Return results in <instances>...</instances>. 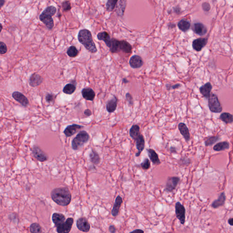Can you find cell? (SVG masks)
<instances>
[{"instance_id":"obj_47","label":"cell","mask_w":233,"mask_h":233,"mask_svg":"<svg viewBox=\"0 0 233 233\" xmlns=\"http://www.w3.org/2000/svg\"><path fill=\"white\" fill-rule=\"evenodd\" d=\"M109 231L110 233H116V229L115 226L113 225H110L109 227Z\"/></svg>"},{"instance_id":"obj_19","label":"cell","mask_w":233,"mask_h":233,"mask_svg":"<svg viewBox=\"0 0 233 233\" xmlns=\"http://www.w3.org/2000/svg\"><path fill=\"white\" fill-rule=\"evenodd\" d=\"M123 201L122 197L120 195H118L116 197V199L113 207L112 210L111 211L112 215L114 217H116L119 214V210L121 207L122 204L123 203Z\"/></svg>"},{"instance_id":"obj_28","label":"cell","mask_w":233,"mask_h":233,"mask_svg":"<svg viewBox=\"0 0 233 233\" xmlns=\"http://www.w3.org/2000/svg\"><path fill=\"white\" fill-rule=\"evenodd\" d=\"M178 29L183 32H186L190 28V23L187 20L183 19L178 23Z\"/></svg>"},{"instance_id":"obj_41","label":"cell","mask_w":233,"mask_h":233,"mask_svg":"<svg viewBox=\"0 0 233 233\" xmlns=\"http://www.w3.org/2000/svg\"><path fill=\"white\" fill-rule=\"evenodd\" d=\"M62 7L65 12H67L71 10V2L68 1H64L62 3Z\"/></svg>"},{"instance_id":"obj_5","label":"cell","mask_w":233,"mask_h":233,"mask_svg":"<svg viewBox=\"0 0 233 233\" xmlns=\"http://www.w3.org/2000/svg\"><path fill=\"white\" fill-rule=\"evenodd\" d=\"M89 138V134L87 132L84 130L80 132L72 141V148L74 150H78L87 143Z\"/></svg>"},{"instance_id":"obj_18","label":"cell","mask_w":233,"mask_h":233,"mask_svg":"<svg viewBox=\"0 0 233 233\" xmlns=\"http://www.w3.org/2000/svg\"><path fill=\"white\" fill-rule=\"evenodd\" d=\"M207 43V39L205 38H199L195 39L193 42L192 47L193 49L200 52L205 46Z\"/></svg>"},{"instance_id":"obj_20","label":"cell","mask_w":233,"mask_h":233,"mask_svg":"<svg viewBox=\"0 0 233 233\" xmlns=\"http://www.w3.org/2000/svg\"><path fill=\"white\" fill-rule=\"evenodd\" d=\"M178 129L181 135L184 137L187 142H188L190 139V136L189 130L186 125L183 123H180L178 125Z\"/></svg>"},{"instance_id":"obj_17","label":"cell","mask_w":233,"mask_h":233,"mask_svg":"<svg viewBox=\"0 0 233 233\" xmlns=\"http://www.w3.org/2000/svg\"><path fill=\"white\" fill-rule=\"evenodd\" d=\"M147 151L148 157L153 164L155 165H159L161 164L160 159H159L158 155L154 149L152 148L146 149Z\"/></svg>"},{"instance_id":"obj_21","label":"cell","mask_w":233,"mask_h":233,"mask_svg":"<svg viewBox=\"0 0 233 233\" xmlns=\"http://www.w3.org/2000/svg\"><path fill=\"white\" fill-rule=\"evenodd\" d=\"M118 99L116 96H113V97L109 100L106 104V109L109 113H113L116 111L117 106Z\"/></svg>"},{"instance_id":"obj_13","label":"cell","mask_w":233,"mask_h":233,"mask_svg":"<svg viewBox=\"0 0 233 233\" xmlns=\"http://www.w3.org/2000/svg\"><path fill=\"white\" fill-rule=\"evenodd\" d=\"M12 97L15 100L24 107H27L29 105V101L28 98L22 93L16 91L13 93Z\"/></svg>"},{"instance_id":"obj_48","label":"cell","mask_w":233,"mask_h":233,"mask_svg":"<svg viewBox=\"0 0 233 233\" xmlns=\"http://www.w3.org/2000/svg\"><path fill=\"white\" fill-rule=\"evenodd\" d=\"M170 151L171 154H174L177 153L176 148L174 146H171L170 147Z\"/></svg>"},{"instance_id":"obj_44","label":"cell","mask_w":233,"mask_h":233,"mask_svg":"<svg viewBox=\"0 0 233 233\" xmlns=\"http://www.w3.org/2000/svg\"><path fill=\"white\" fill-rule=\"evenodd\" d=\"M126 99L128 102L129 106H132L133 105V97L129 93H127L125 95Z\"/></svg>"},{"instance_id":"obj_24","label":"cell","mask_w":233,"mask_h":233,"mask_svg":"<svg viewBox=\"0 0 233 233\" xmlns=\"http://www.w3.org/2000/svg\"><path fill=\"white\" fill-rule=\"evenodd\" d=\"M52 220L56 228L65 222L66 218L63 214L55 213L52 215Z\"/></svg>"},{"instance_id":"obj_43","label":"cell","mask_w":233,"mask_h":233,"mask_svg":"<svg viewBox=\"0 0 233 233\" xmlns=\"http://www.w3.org/2000/svg\"><path fill=\"white\" fill-rule=\"evenodd\" d=\"M7 48L6 44L2 42H0V54H4L7 52Z\"/></svg>"},{"instance_id":"obj_39","label":"cell","mask_w":233,"mask_h":233,"mask_svg":"<svg viewBox=\"0 0 233 233\" xmlns=\"http://www.w3.org/2000/svg\"><path fill=\"white\" fill-rule=\"evenodd\" d=\"M178 165L181 166H187L190 163V160L186 156H184L181 158L178 161Z\"/></svg>"},{"instance_id":"obj_25","label":"cell","mask_w":233,"mask_h":233,"mask_svg":"<svg viewBox=\"0 0 233 233\" xmlns=\"http://www.w3.org/2000/svg\"><path fill=\"white\" fill-rule=\"evenodd\" d=\"M212 88V86L210 83L207 82L200 87V92L203 95L204 97L209 98Z\"/></svg>"},{"instance_id":"obj_26","label":"cell","mask_w":233,"mask_h":233,"mask_svg":"<svg viewBox=\"0 0 233 233\" xmlns=\"http://www.w3.org/2000/svg\"><path fill=\"white\" fill-rule=\"evenodd\" d=\"M116 4V13L117 16L123 17L126 6V1H119Z\"/></svg>"},{"instance_id":"obj_34","label":"cell","mask_w":233,"mask_h":233,"mask_svg":"<svg viewBox=\"0 0 233 233\" xmlns=\"http://www.w3.org/2000/svg\"><path fill=\"white\" fill-rule=\"evenodd\" d=\"M76 89V85L72 83H68L64 87L63 92L66 94L71 95L74 93Z\"/></svg>"},{"instance_id":"obj_9","label":"cell","mask_w":233,"mask_h":233,"mask_svg":"<svg viewBox=\"0 0 233 233\" xmlns=\"http://www.w3.org/2000/svg\"><path fill=\"white\" fill-rule=\"evenodd\" d=\"M74 223V219L73 218H68L66 220L65 222L56 227L57 231L58 233H69Z\"/></svg>"},{"instance_id":"obj_40","label":"cell","mask_w":233,"mask_h":233,"mask_svg":"<svg viewBox=\"0 0 233 233\" xmlns=\"http://www.w3.org/2000/svg\"><path fill=\"white\" fill-rule=\"evenodd\" d=\"M140 167L144 170H147L151 167V162L149 159L147 158H145L143 160V162L139 164Z\"/></svg>"},{"instance_id":"obj_14","label":"cell","mask_w":233,"mask_h":233,"mask_svg":"<svg viewBox=\"0 0 233 233\" xmlns=\"http://www.w3.org/2000/svg\"><path fill=\"white\" fill-rule=\"evenodd\" d=\"M129 65L132 68L137 69L143 66V61L140 56L138 55H134L130 58L129 61Z\"/></svg>"},{"instance_id":"obj_29","label":"cell","mask_w":233,"mask_h":233,"mask_svg":"<svg viewBox=\"0 0 233 233\" xmlns=\"http://www.w3.org/2000/svg\"><path fill=\"white\" fill-rule=\"evenodd\" d=\"M89 158L91 162L95 165H97L100 162V156L98 153L94 149H92L91 153L89 154Z\"/></svg>"},{"instance_id":"obj_4","label":"cell","mask_w":233,"mask_h":233,"mask_svg":"<svg viewBox=\"0 0 233 233\" xmlns=\"http://www.w3.org/2000/svg\"><path fill=\"white\" fill-rule=\"evenodd\" d=\"M57 11L55 6H50L46 7L39 16L40 20L45 24L49 30H52L54 27V21L52 17L56 14Z\"/></svg>"},{"instance_id":"obj_32","label":"cell","mask_w":233,"mask_h":233,"mask_svg":"<svg viewBox=\"0 0 233 233\" xmlns=\"http://www.w3.org/2000/svg\"><path fill=\"white\" fill-rule=\"evenodd\" d=\"M220 119L226 124H231L233 122V115L228 113H223L221 114Z\"/></svg>"},{"instance_id":"obj_52","label":"cell","mask_w":233,"mask_h":233,"mask_svg":"<svg viewBox=\"0 0 233 233\" xmlns=\"http://www.w3.org/2000/svg\"><path fill=\"white\" fill-rule=\"evenodd\" d=\"M169 29H172L175 27V25L174 23H170L169 26Z\"/></svg>"},{"instance_id":"obj_15","label":"cell","mask_w":233,"mask_h":233,"mask_svg":"<svg viewBox=\"0 0 233 233\" xmlns=\"http://www.w3.org/2000/svg\"><path fill=\"white\" fill-rule=\"evenodd\" d=\"M83 128V126L76 124H73L70 125H68V126L67 127L63 132L67 137H71L75 134L78 130Z\"/></svg>"},{"instance_id":"obj_33","label":"cell","mask_w":233,"mask_h":233,"mask_svg":"<svg viewBox=\"0 0 233 233\" xmlns=\"http://www.w3.org/2000/svg\"><path fill=\"white\" fill-rule=\"evenodd\" d=\"M97 38L100 41H102L107 44L110 40L111 38L109 34L107 32H102L98 33L97 35Z\"/></svg>"},{"instance_id":"obj_35","label":"cell","mask_w":233,"mask_h":233,"mask_svg":"<svg viewBox=\"0 0 233 233\" xmlns=\"http://www.w3.org/2000/svg\"><path fill=\"white\" fill-rule=\"evenodd\" d=\"M30 231L31 233H42V227L39 223H34L30 225Z\"/></svg>"},{"instance_id":"obj_1","label":"cell","mask_w":233,"mask_h":233,"mask_svg":"<svg viewBox=\"0 0 233 233\" xmlns=\"http://www.w3.org/2000/svg\"><path fill=\"white\" fill-rule=\"evenodd\" d=\"M51 196L53 201L62 206L68 205L72 200L71 192L67 187L54 189L51 193Z\"/></svg>"},{"instance_id":"obj_56","label":"cell","mask_w":233,"mask_h":233,"mask_svg":"<svg viewBox=\"0 0 233 233\" xmlns=\"http://www.w3.org/2000/svg\"></svg>"},{"instance_id":"obj_49","label":"cell","mask_w":233,"mask_h":233,"mask_svg":"<svg viewBox=\"0 0 233 233\" xmlns=\"http://www.w3.org/2000/svg\"><path fill=\"white\" fill-rule=\"evenodd\" d=\"M84 113L86 116H91L92 114V112L89 109H87L85 110Z\"/></svg>"},{"instance_id":"obj_6","label":"cell","mask_w":233,"mask_h":233,"mask_svg":"<svg viewBox=\"0 0 233 233\" xmlns=\"http://www.w3.org/2000/svg\"><path fill=\"white\" fill-rule=\"evenodd\" d=\"M208 107L212 112L219 113L222 111V107L216 95L215 94H210L208 98Z\"/></svg>"},{"instance_id":"obj_16","label":"cell","mask_w":233,"mask_h":233,"mask_svg":"<svg viewBox=\"0 0 233 233\" xmlns=\"http://www.w3.org/2000/svg\"><path fill=\"white\" fill-rule=\"evenodd\" d=\"M43 78L39 74L34 73L32 74L29 78V85L31 87H35L42 84L43 82Z\"/></svg>"},{"instance_id":"obj_22","label":"cell","mask_w":233,"mask_h":233,"mask_svg":"<svg viewBox=\"0 0 233 233\" xmlns=\"http://www.w3.org/2000/svg\"><path fill=\"white\" fill-rule=\"evenodd\" d=\"M82 97L88 101H93L95 97V93L92 88L86 87L82 91Z\"/></svg>"},{"instance_id":"obj_10","label":"cell","mask_w":233,"mask_h":233,"mask_svg":"<svg viewBox=\"0 0 233 233\" xmlns=\"http://www.w3.org/2000/svg\"><path fill=\"white\" fill-rule=\"evenodd\" d=\"M34 157L39 161L44 162L48 160V156L38 146H34L32 151Z\"/></svg>"},{"instance_id":"obj_30","label":"cell","mask_w":233,"mask_h":233,"mask_svg":"<svg viewBox=\"0 0 233 233\" xmlns=\"http://www.w3.org/2000/svg\"><path fill=\"white\" fill-rule=\"evenodd\" d=\"M225 199L226 198H225V194L224 193H222L219 196L218 199L212 203V206L214 208H217L223 205L224 203Z\"/></svg>"},{"instance_id":"obj_50","label":"cell","mask_w":233,"mask_h":233,"mask_svg":"<svg viewBox=\"0 0 233 233\" xmlns=\"http://www.w3.org/2000/svg\"><path fill=\"white\" fill-rule=\"evenodd\" d=\"M129 233H144V231L141 229H136Z\"/></svg>"},{"instance_id":"obj_2","label":"cell","mask_w":233,"mask_h":233,"mask_svg":"<svg viewBox=\"0 0 233 233\" xmlns=\"http://www.w3.org/2000/svg\"><path fill=\"white\" fill-rule=\"evenodd\" d=\"M78 40L89 52L95 53L97 50L94 42L92 33L89 30L84 29L81 30L78 34Z\"/></svg>"},{"instance_id":"obj_27","label":"cell","mask_w":233,"mask_h":233,"mask_svg":"<svg viewBox=\"0 0 233 233\" xmlns=\"http://www.w3.org/2000/svg\"><path fill=\"white\" fill-rule=\"evenodd\" d=\"M129 133L130 137L135 141L141 134L140 132V127L138 125H133L129 130Z\"/></svg>"},{"instance_id":"obj_3","label":"cell","mask_w":233,"mask_h":233,"mask_svg":"<svg viewBox=\"0 0 233 233\" xmlns=\"http://www.w3.org/2000/svg\"><path fill=\"white\" fill-rule=\"evenodd\" d=\"M106 45L109 48L110 51L113 53H117L120 51L130 53L132 51L131 44L124 40L119 41L115 38H111Z\"/></svg>"},{"instance_id":"obj_12","label":"cell","mask_w":233,"mask_h":233,"mask_svg":"<svg viewBox=\"0 0 233 233\" xmlns=\"http://www.w3.org/2000/svg\"><path fill=\"white\" fill-rule=\"evenodd\" d=\"M135 141L136 143V148L138 151V152L135 154V156L138 157L140 156L141 154L142 153L143 151L144 148H145V139H144L143 135L141 134L135 139Z\"/></svg>"},{"instance_id":"obj_7","label":"cell","mask_w":233,"mask_h":233,"mask_svg":"<svg viewBox=\"0 0 233 233\" xmlns=\"http://www.w3.org/2000/svg\"><path fill=\"white\" fill-rule=\"evenodd\" d=\"M179 181L180 178L178 177H169L166 181L164 191L167 193L172 192L176 188Z\"/></svg>"},{"instance_id":"obj_8","label":"cell","mask_w":233,"mask_h":233,"mask_svg":"<svg viewBox=\"0 0 233 233\" xmlns=\"http://www.w3.org/2000/svg\"><path fill=\"white\" fill-rule=\"evenodd\" d=\"M175 209L177 218L179 220L181 224H185V207L179 202H177L175 204Z\"/></svg>"},{"instance_id":"obj_23","label":"cell","mask_w":233,"mask_h":233,"mask_svg":"<svg viewBox=\"0 0 233 233\" xmlns=\"http://www.w3.org/2000/svg\"><path fill=\"white\" fill-rule=\"evenodd\" d=\"M192 29L195 33L201 36L204 35L207 32L206 27L200 22L194 23Z\"/></svg>"},{"instance_id":"obj_36","label":"cell","mask_w":233,"mask_h":233,"mask_svg":"<svg viewBox=\"0 0 233 233\" xmlns=\"http://www.w3.org/2000/svg\"><path fill=\"white\" fill-rule=\"evenodd\" d=\"M67 53L70 58H74L78 56L79 52L75 46H72L68 48Z\"/></svg>"},{"instance_id":"obj_37","label":"cell","mask_w":233,"mask_h":233,"mask_svg":"<svg viewBox=\"0 0 233 233\" xmlns=\"http://www.w3.org/2000/svg\"><path fill=\"white\" fill-rule=\"evenodd\" d=\"M118 1L115 0H109L106 3V8L109 12H112L116 6Z\"/></svg>"},{"instance_id":"obj_55","label":"cell","mask_w":233,"mask_h":233,"mask_svg":"<svg viewBox=\"0 0 233 233\" xmlns=\"http://www.w3.org/2000/svg\"><path fill=\"white\" fill-rule=\"evenodd\" d=\"M2 24H1V32L2 31Z\"/></svg>"},{"instance_id":"obj_38","label":"cell","mask_w":233,"mask_h":233,"mask_svg":"<svg viewBox=\"0 0 233 233\" xmlns=\"http://www.w3.org/2000/svg\"><path fill=\"white\" fill-rule=\"evenodd\" d=\"M220 138L219 136H212L208 138L205 141V144L206 146H209L213 145V144L219 140Z\"/></svg>"},{"instance_id":"obj_11","label":"cell","mask_w":233,"mask_h":233,"mask_svg":"<svg viewBox=\"0 0 233 233\" xmlns=\"http://www.w3.org/2000/svg\"><path fill=\"white\" fill-rule=\"evenodd\" d=\"M76 225L79 231L85 233L89 232L91 227L90 223L85 217H81L78 219Z\"/></svg>"},{"instance_id":"obj_45","label":"cell","mask_w":233,"mask_h":233,"mask_svg":"<svg viewBox=\"0 0 233 233\" xmlns=\"http://www.w3.org/2000/svg\"><path fill=\"white\" fill-rule=\"evenodd\" d=\"M202 8L205 12H208L210 9V5L208 3L204 2L202 4Z\"/></svg>"},{"instance_id":"obj_54","label":"cell","mask_w":233,"mask_h":233,"mask_svg":"<svg viewBox=\"0 0 233 233\" xmlns=\"http://www.w3.org/2000/svg\"><path fill=\"white\" fill-rule=\"evenodd\" d=\"M5 2V1H4V0H1L0 1V4H1V7H2V6H3L4 5Z\"/></svg>"},{"instance_id":"obj_42","label":"cell","mask_w":233,"mask_h":233,"mask_svg":"<svg viewBox=\"0 0 233 233\" xmlns=\"http://www.w3.org/2000/svg\"><path fill=\"white\" fill-rule=\"evenodd\" d=\"M56 97V96L54 94H48L46 96V100L48 103H51L54 102Z\"/></svg>"},{"instance_id":"obj_51","label":"cell","mask_w":233,"mask_h":233,"mask_svg":"<svg viewBox=\"0 0 233 233\" xmlns=\"http://www.w3.org/2000/svg\"><path fill=\"white\" fill-rule=\"evenodd\" d=\"M228 222H229V223L230 225L233 226V218L229 219V220H228Z\"/></svg>"},{"instance_id":"obj_53","label":"cell","mask_w":233,"mask_h":233,"mask_svg":"<svg viewBox=\"0 0 233 233\" xmlns=\"http://www.w3.org/2000/svg\"><path fill=\"white\" fill-rule=\"evenodd\" d=\"M122 81H123V83H126H126H128V82H129V81H128V80L126 78H123V80H122Z\"/></svg>"},{"instance_id":"obj_31","label":"cell","mask_w":233,"mask_h":233,"mask_svg":"<svg viewBox=\"0 0 233 233\" xmlns=\"http://www.w3.org/2000/svg\"><path fill=\"white\" fill-rule=\"evenodd\" d=\"M230 148L229 143L227 142H222L217 143L214 147V150L216 151H220L228 149Z\"/></svg>"},{"instance_id":"obj_46","label":"cell","mask_w":233,"mask_h":233,"mask_svg":"<svg viewBox=\"0 0 233 233\" xmlns=\"http://www.w3.org/2000/svg\"><path fill=\"white\" fill-rule=\"evenodd\" d=\"M181 84H179V83H177V84H174V85H173V86H170V85H169V84H167V85H166V87H167V89H168V90H169V89L170 90L171 88L173 89H177V88H179V87H181Z\"/></svg>"}]
</instances>
